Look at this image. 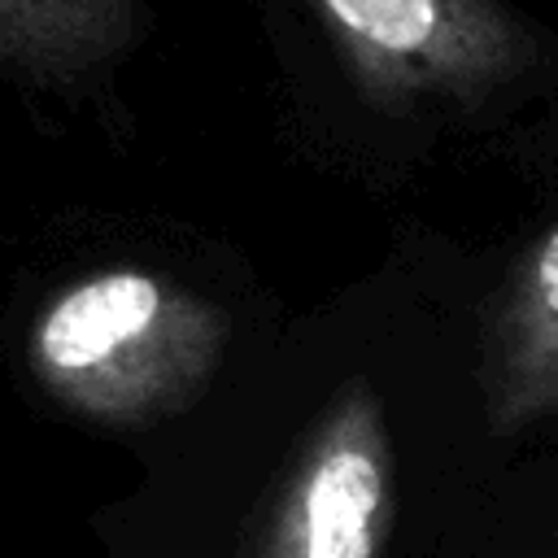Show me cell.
Instances as JSON below:
<instances>
[{
  "label": "cell",
  "instance_id": "1",
  "mask_svg": "<svg viewBox=\"0 0 558 558\" xmlns=\"http://www.w3.org/2000/svg\"><path fill=\"white\" fill-rule=\"evenodd\" d=\"M231 318L183 283L113 266L61 288L31 327V371L52 401L92 423H157L192 405Z\"/></svg>",
  "mask_w": 558,
  "mask_h": 558
},
{
  "label": "cell",
  "instance_id": "2",
  "mask_svg": "<svg viewBox=\"0 0 558 558\" xmlns=\"http://www.w3.org/2000/svg\"><path fill=\"white\" fill-rule=\"evenodd\" d=\"M318 22L375 109H475L536 61L501 0H314Z\"/></svg>",
  "mask_w": 558,
  "mask_h": 558
},
{
  "label": "cell",
  "instance_id": "3",
  "mask_svg": "<svg viewBox=\"0 0 558 558\" xmlns=\"http://www.w3.org/2000/svg\"><path fill=\"white\" fill-rule=\"evenodd\" d=\"M392 532V440L366 379L323 410L270 497L248 558H379Z\"/></svg>",
  "mask_w": 558,
  "mask_h": 558
},
{
  "label": "cell",
  "instance_id": "4",
  "mask_svg": "<svg viewBox=\"0 0 558 558\" xmlns=\"http://www.w3.org/2000/svg\"><path fill=\"white\" fill-rule=\"evenodd\" d=\"M480 410L514 436L558 418V218L519 253L480 336Z\"/></svg>",
  "mask_w": 558,
  "mask_h": 558
},
{
  "label": "cell",
  "instance_id": "5",
  "mask_svg": "<svg viewBox=\"0 0 558 558\" xmlns=\"http://www.w3.org/2000/svg\"><path fill=\"white\" fill-rule=\"evenodd\" d=\"M135 31V0H0V65L78 74Z\"/></svg>",
  "mask_w": 558,
  "mask_h": 558
}]
</instances>
